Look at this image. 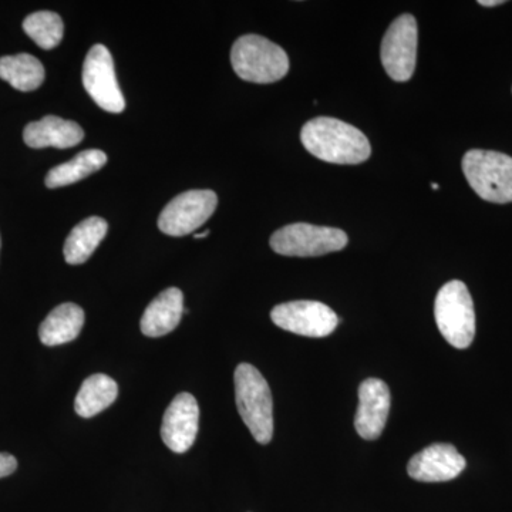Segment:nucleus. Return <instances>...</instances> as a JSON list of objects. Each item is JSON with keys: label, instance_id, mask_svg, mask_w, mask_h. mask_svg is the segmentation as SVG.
<instances>
[{"label": "nucleus", "instance_id": "423d86ee", "mask_svg": "<svg viewBox=\"0 0 512 512\" xmlns=\"http://www.w3.org/2000/svg\"><path fill=\"white\" fill-rule=\"evenodd\" d=\"M348 241L342 229L298 222L278 229L271 237V248L279 255L312 258L342 251Z\"/></svg>", "mask_w": 512, "mask_h": 512}, {"label": "nucleus", "instance_id": "1a4fd4ad", "mask_svg": "<svg viewBox=\"0 0 512 512\" xmlns=\"http://www.w3.org/2000/svg\"><path fill=\"white\" fill-rule=\"evenodd\" d=\"M83 86L94 103L109 113H121L126 100L117 82L113 57L103 45H94L83 64Z\"/></svg>", "mask_w": 512, "mask_h": 512}, {"label": "nucleus", "instance_id": "393cba45", "mask_svg": "<svg viewBox=\"0 0 512 512\" xmlns=\"http://www.w3.org/2000/svg\"><path fill=\"white\" fill-rule=\"evenodd\" d=\"M431 188H433V190H439V185L437 184H431Z\"/></svg>", "mask_w": 512, "mask_h": 512}, {"label": "nucleus", "instance_id": "7ed1b4c3", "mask_svg": "<svg viewBox=\"0 0 512 512\" xmlns=\"http://www.w3.org/2000/svg\"><path fill=\"white\" fill-rule=\"evenodd\" d=\"M231 63L239 79L269 84L284 79L289 72V57L284 49L266 37H239L231 50Z\"/></svg>", "mask_w": 512, "mask_h": 512}, {"label": "nucleus", "instance_id": "f257e3e1", "mask_svg": "<svg viewBox=\"0 0 512 512\" xmlns=\"http://www.w3.org/2000/svg\"><path fill=\"white\" fill-rule=\"evenodd\" d=\"M303 147L319 160L330 164L365 163L372 154L369 140L359 128L332 117H316L303 126Z\"/></svg>", "mask_w": 512, "mask_h": 512}, {"label": "nucleus", "instance_id": "2eb2a0df", "mask_svg": "<svg viewBox=\"0 0 512 512\" xmlns=\"http://www.w3.org/2000/svg\"><path fill=\"white\" fill-rule=\"evenodd\" d=\"M83 128L74 121L47 116L26 126L23 140L32 148L55 147L64 150L82 143Z\"/></svg>", "mask_w": 512, "mask_h": 512}, {"label": "nucleus", "instance_id": "9b49d317", "mask_svg": "<svg viewBox=\"0 0 512 512\" xmlns=\"http://www.w3.org/2000/svg\"><path fill=\"white\" fill-rule=\"evenodd\" d=\"M200 427V407L190 393L175 396L165 410L161 424V439L165 446L177 454L187 453L194 446Z\"/></svg>", "mask_w": 512, "mask_h": 512}, {"label": "nucleus", "instance_id": "aec40b11", "mask_svg": "<svg viewBox=\"0 0 512 512\" xmlns=\"http://www.w3.org/2000/svg\"><path fill=\"white\" fill-rule=\"evenodd\" d=\"M107 163V156L100 150H86L77 154L73 160L57 165L46 175L47 188H60L82 181L97 171L101 170Z\"/></svg>", "mask_w": 512, "mask_h": 512}, {"label": "nucleus", "instance_id": "b1692460", "mask_svg": "<svg viewBox=\"0 0 512 512\" xmlns=\"http://www.w3.org/2000/svg\"><path fill=\"white\" fill-rule=\"evenodd\" d=\"M208 235H210V229H207V231L201 232V234H194L195 239H204L208 238Z\"/></svg>", "mask_w": 512, "mask_h": 512}, {"label": "nucleus", "instance_id": "dca6fc26", "mask_svg": "<svg viewBox=\"0 0 512 512\" xmlns=\"http://www.w3.org/2000/svg\"><path fill=\"white\" fill-rule=\"evenodd\" d=\"M83 325V309L76 303H62L40 325V342L45 346H60L72 342L82 332Z\"/></svg>", "mask_w": 512, "mask_h": 512}, {"label": "nucleus", "instance_id": "20e7f679", "mask_svg": "<svg viewBox=\"0 0 512 512\" xmlns=\"http://www.w3.org/2000/svg\"><path fill=\"white\" fill-rule=\"evenodd\" d=\"M434 318L443 338L453 348L467 349L476 336V312L464 282L450 281L440 289L434 303Z\"/></svg>", "mask_w": 512, "mask_h": 512}, {"label": "nucleus", "instance_id": "412c9836", "mask_svg": "<svg viewBox=\"0 0 512 512\" xmlns=\"http://www.w3.org/2000/svg\"><path fill=\"white\" fill-rule=\"evenodd\" d=\"M23 30L37 46L52 50L62 42L64 25L57 13L43 10L29 15L23 22Z\"/></svg>", "mask_w": 512, "mask_h": 512}, {"label": "nucleus", "instance_id": "39448f33", "mask_svg": "<svg viewBox=\"0 0 512 512\" xmlns=\"http://www.w3.org/2000/svg\"><path fill=\"white\" fill-rule=\"evenodd\" d=\"M463 173L481 200L512 202V157L497 151L471 150L463 158Z\"/></svg>", "mask_w": 512, "mask_h": 512}, {"label": "nucleus", "instance_id": "f3484780", "mask_svg": "<svg viewBox=\"0 0 512 512\" xmlns=\"http://www.w3.org/2000/svg\"><path fill=\"white\" fill-rule=\"evenodd\" d=\"M109 224L100 217H90L73 228L64 242V259L70 265H82L89 261L104 237Z\"/></svg>", "mask_w": 512, "mask_h": 512}, {"label": "nucleus", "instance_id": "ddd939ff", "mask_svg": "<svg viewBox=\"0 0 512 512\" xmlns=\"http://www.w3.org/2000/svg\"><path fill=\"white\" fill-rule=\"evenodd\" d=\"M389 412L390 390L383 380L366 379L360 384L355 427L362 439H379L386 426Z\"/></svg>", "mask_w": 512, "mask_h": 512}, {"label": "nucleus", "instance_id": "5701e85b", "mask_svg": "<svg viewBox=\"0 0 512 512\" xmlns=\"http://www.w3.org/2000/svg\"><path fill=\"white\" fill-rule=\"evenodd\" d=\"M481 6H485V8H493V6L503 5V0H480Z\"/></svg>", "mask_w": 512, "mask_h": 512}, {"label": "nucleus", "instance_id": "0eeeda50", "mask_svg": "<svg viewBox=\"0 0 512 512\" xmlns=\"http://www.w3.org/2000/svg\"><path fill=\"white\" fill-rule=\"evenodd\" d=\"M218 197L211 190H192L177 195L158 218V228L170 237H185L201 228L217 210Z\"/></svg>", "mask_w": 512, "mask_h": 512}, {"label": "nucleus", "instance_id": "6e6552de", "mask_svg": "<svg viewBox=\"0 0 512 512\" xmlns=\"http://www.w3.org/2000/svg\"><path fill=\"white\" fill-rule=\"evenodd\" d=\"M419 30L412 15H402L394 19L383 37L380 57L386 73L394 82H407L412 79L417 62Z\"/></svg>", "mask_w": 512, "mask_h": 512}, {"label": "nucleus", "instance_id": "6ab92c4d", "mask_svg": "<svg viewBox=\"0 0 512 512\" xmlns=\"http://www.w3.org/2000/svg\"><path fill=\"white\" fill-rule=\"evenodd\" d=\"M45 67L35 56L20 53L0 57V79L20 92H33L45 82Z\"/></svg>", "mask_w": 512, "mask_h": 512}, {"label": "nucleus", "instance_id": "a211bd4d", "mask_svg": "<svg viewBox=\"0 0 512 512\" xmlns=\"http://www.w3.org/2000/svg\"><path fill=\"white\" fill-rule=\"evenodd\" d=\"M119 396V386L107 375H93L84 380L76 400L74 410L83 419H90L109 409Z\"/></svg>", "mask_w": 512, "mask_h": 512}, {"label": "nucleus", "instance_id": "4468645a", "mask_svg": "<svg viewBox=\"0 0 512 512\" xmlns=\"http://www.w3.org/2000/svg\"><path fill=\"white\" fill-rule=\"evenodd\" d=\"M184 313V295L178 288H168L147 306L140 328L148 338H161L177 328Z\"/></svg>", "mask_w": 512, "mask_h": 512}, {"label": "nucleus", "instance_id": "f03ea898", "mask_svg": "<svg viewBox=\"0 0 512 512\" xmlns=\"http://www.w3.org/2000/svg\"><path fill=\"white\" fill-rule=\"evenodd\" d=\"M234 377L237 409L245 426L259 444H268L274 436V402L268 382L249 363H241Z\"/></svg>", "mask_w": 512, "mask_h": 512}, {"label": "nucleus", "instance_id": "a878e982", "mask_svg": "<svg viewBox=\"0 0 512 512\" xmlns=\"http://www.w3.org/2000/svg\"><path fill=\"white\" fill-rule=\"evenodd\" d=\"M0 244H2V242H0Z\"/></svg>", "mask_w": 512, "mask_h": 512}, {"label": "nucleus", "instance_id": "f8f14e48", "mask_svg": "<svg viewBox=\"0 0 512 512\" xmlns=\"http://www.w3.org/2000/svg\"><path fill=\"white\" fill-rule=\"evenodd\" d=\"M467 466L466 458L451 444L437 443L419 451L407 464V473L421 483L454 480Z\"/></svg>", "mask_w": 512, "mask_h": 512}, {"label": "nucleus", "instance_id": "9d476101", "mask_svg": "<svg viewBox=\"0 0 512 512\" xmlns=\"http://www.w3.org/2000/svg\"><path fill=\"white\" fill-rule=\"evenodd\" d=\"M271 319L278 328L306 338H326L339 323L329 306L316 301L281 303L272 309Z\"/></svg>", "mask_w": 512, "mask_h": 512}, {"label": "nucleus", "instance_id": "4be33fe9", "mask_svg": "<svg viewBox=\"0 0 512 512\" xmlns=\"http://www.w3.org/2000/svg\"><path fill=\"white\" fill-rule=\"evenodd\" d=\"M18 468V460L8 453H0V478L9 477Z\"/></svg>", "mask_w": 512, "mask_h": 512}]
</instances>
